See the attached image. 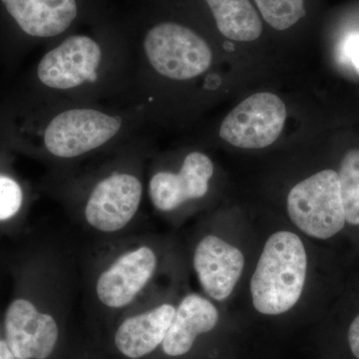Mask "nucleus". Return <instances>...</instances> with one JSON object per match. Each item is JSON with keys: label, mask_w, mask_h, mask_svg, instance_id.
<instances>
[{"label": "nucleus", "mask_w": 359, "mask_h": 359, "mask_svg": "<svg viewBox=\"0 0 359 359\" xmlns=\"http://www.w3.org/2000/svg\"><path fill=\"white\" fill-rule=\"evenodd\" d=\"M104 59L105 49L97 37L71 34L41 58L37 77L47 88L70 91L95 81Z\"/></svg>", "instance_id": "nucleus-7"}, {"label": "nucleus", "mask_w": 359, "mask_h": 359, "mask_svg": "<svg viewBox=\"0 0 359 359\" xmlns=\"http://www.w3.org/2000/svg\"><path fill=\"white\" fill-rule=\"evenodd\" d=\"M192 264L205 294L215 301L223 302L230 297L240 280L245 256L235 245L209 233L196 245Z\"/></svg>", "instance_id": "nucleus-11"}, {"label": "nucleus", "mask_w": 359, "mask_h": 359, "mask_svg": "<svg viewBox=\"0 0 359 359\" xmlns=\"http://www.w3.org/2000/svg\"><path fill=\"white\" fill-rule=\"evenodd\" d=\"M23 205V191L18 181L0 174V222L9 221L20 212Z\"/></svg>", "instance_id": "nucleus-17"}, {"label": "nucleus", "mask_w": 359, "mask_h": 359, "mask_svg": "<svg viewBox=\"0 0 359 359\" xmlns=\"http://www.w3.org/2000/svg\"><path fill=\"white\" fill-rule=\"evenodd\" d=\"M340 193L346 222L359 226V150L348 151L340 163Z\"/></svg>", "instance_id": "nucleus-15"}, {"label": "nucleus", "mask_w": 359, "mask_h": 359, "mask_svg": "<svg viewBox=\"0 0 359 359\" xmlns=\"http://www.w3.org/2000/svg\"><path fill=\"white\" fill-rule=\"evenodd\" d=\"M348 344L351 353L356 358L359 359V313L349 327Z\"/></svg>", "instance_id": "nucleus-19"}, {"label": "nucleus", "mask_w": 359, "mask_h": 359, "mask_svg": "<svg viewBox=\"0 0 359 359\" xmlns=\"http://www.w3.org/2000/svg\"><path fill=\"white\" fill-rule=\"evenodd\" d=\"M287 210L290 221L309 237H334L346 224L339 173L323 170L302 180L290 191Z\"/></svg>", "instance_id": "nucleus-5"}, {"label": "nucleus", "mask_w": 359, "mask_h": 359, "mask_svg": "<svg viewBox=\"0 0 359 359\" xmlns=\"http://www.w3.org/2000/svg\"><path fill=\"white\" fill-rule=\"evenodd\" d=\"M218 309L207 297L185 295L177 306L161 348L168 358H179L192 351L201 335L209 334L218 325Z\"/></svg>", "instance_id": "nucleus-13"}, {"label": "nucleus", "mask_w": 359, "mask_h": 359, "mask_svg": "<svg viewBox=\"0 0 359 359\" xmlns=\"http://www.w3.org/2000/svg\"><path fill=\"white\" fill-rule=\"evenodd\" d=\"M146 295L116 320L113 344L127 359L147 358L157 351L173 321L178 304L149 302Z\"/></svg>", "instance_id": "nucleus-9"}, {"label": "nucleus", "mask_w": 359, "mask_h": 359, "mask_svg": "<svg viewBox=\"0 0 359 359\" xmlns=\"http://www.w3.org/2000/svg\"><path fill=\"white\" fill-rule=\"evenodd\" d=\"M159 268L157 247L136 233L95 242L84 262V306L119 318L148 294Z\"/></svg>", "instance_id": "nucleus-1"}, {"label": "nucleus", "mask_w": 359, "mask_h": 359, "mask_svg": "<svg viewBox=\"0 0 359 359\" xmlns=\"http://www.w3.org/2000/svg\"><path fill=\"white\" fill-rule=\"evenodd\" d=\"M214 163L202 152L189 153L178 171L159 170L150 177L148 196L156 211L172 214L192 201L203 199L214 175Z\"/></svg>", "instance_id": "nucleus-10"}, {"label": "nucleus", "mask_w": 359, "mask_h": 359, "mask_svg": "<svg viewBox=\"0 0 359 359\" xmlns=\"http://www.w3.org/2000/svg\"><path fill=\"white\" fill-rule=\"evenodd\" d=\"M346 56L353 65L354 69L359 74V34H354L349 37L346 43Z\"/></svg>", "instance_id": "nucleus-18"}, {"label": "nucleus", "mask_w": 359, "mask_h": 359, "mask_svg": "<svg viewBox=\"0 0 359 359\" xmlns=\"http://www.w3.org/2000/svg\"><path fill=\"white\" fill-rule=\"evenodd\" d=\"M219 32L238 42L255 41L263 33V22L250 0H205Z\"/></svg>", "instance_id": "nucleus-14"}, {"label": "nucleus", "mask_w": 359, "mask_h": 359, "mask_svg": "<svg viewBox=\"0 0 359 359\" xmlns=\"http://www.w3.org/2000/svg\"><path fill=\"white\" fill-rule=\"evenodd\" d=\"M118 116L92 108H73L54 116L45 127L42 142L53 159H80L100 150L121 131Z\"/></svg>", "instance_id": "nucleus-6"}, {"label": "nucleus", "mask_w": 359, "mask_h": 359, "mask_svg": "<svg viewBox=\"0 0 359 359\" xmlns=\"http://www.w3.org/2000/svg\"><path fill=\"white\" fill-rule=\"evenodd\" d=\"M151 67L168 79L185 81L200 76L212 65L210 45L195 30L176 21L155 23L143 36Z\"/></svg>", "instance_id": "nucleus-4"}, {"label": "nucleus", "mask_w": 359, "mask_h": 359, "mask_svg": "<svg viewBox=\"0 0 359 359\" xmlns=\"http://www.w3.org/2000/svg\"><path fill=\"white\" fill-rule=\"evenodd\" d=\"M308 255L299 236L278 231L266 241L250 280L252 306L264 316H280L301 299Z\"/></svg>", "instance_id": "nucleus-3"}, {"label": "nucleus", "mask_w": 359, "mask_h": 359, "mask_svg": "<svg viewBox=\"0 0 359 359\" xmlns=\"http://www.w3.org/2000/svg\"><path fill=\"white\" fill-rule=\"evenodd\" d=\"M287 120L282 99L269 92L248 97L222 123L219 137L237 148L264 149L278 140Z\"/></svg>", "instance_id": "nucleus-8"}, {"label": "nucleus", "mask_w": 359, "mask_h": 359, "mask_svg": "<svg viewBox=\"0 0 359 359\" xmlns=\"http://www.w3.org/2000/svg\"><path fill=\"white\" fill-rule=\"evenodd\" d=\"M89 0H0L18 29L33 39L61 36L81 20Z\"/></svg>", "instance_id": "nucleus-12"}, {"label": "nucleus", "mask_w": 359, "mask_h": 359, "mask_svg": "<svg viewBox=\"0 0 359 359\" xmlns=\"http://www.w3.org/2000/svg\"><path fill=\"white\" fill-rule=\"evenodd\" d=\"M262 18L273 29L283 32L306 15L304 0H254Z\"/></svg>", "instance_id": "nucleus-16"}, {"label": "nucleus", "mask_w": 359, "mask_h": 359, "mask_svg": "<svg viewBox=\"0 0 359 359\" xmlns=\"http://www.w3.org/2000/svg\"><path fill=\"white\" fill-rule=\"evenodd\" d=\"M143 196L144 184L136 166L121 165L92 180L68 210L85 233L103 242L132 233Z\"/></svg>", "instance_id": "nucleus-2"}, {"label": "nucleus", "mask_w": 359, "mask_h": 359, "mask_svg": "<svg viewBox=\"0 0 359 359\" xmlns=\"http://www.w3.org/2000/svg\"><path fill=\"white\" fill-rule=\"evenodd\" d=\"M0 359H16L6 339L0 337Z\"/></svg>", "instance_id": "nucleus-20"}]
</instances>
